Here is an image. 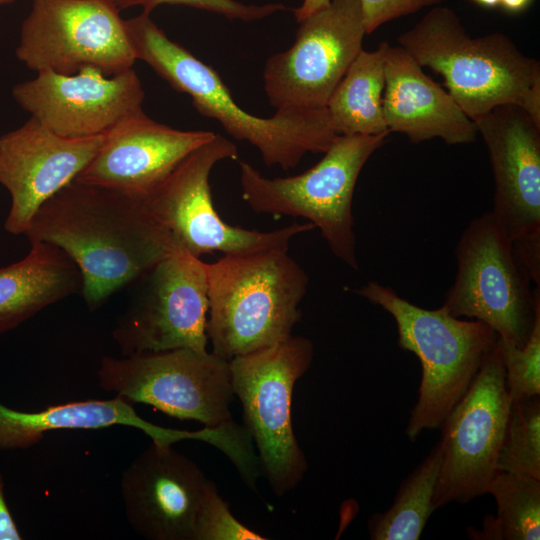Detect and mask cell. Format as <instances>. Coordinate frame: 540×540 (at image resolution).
I'll return each instance as SVG.
<instances>
[{
    "mask_svg": "<svg viewBox=\"0 0 540 540\" xmlns=\"http://www.w3.org/2000/svg\"><path fill=\"white\" fill-rule=\"evenodd\" d=\"M24 235L30 243L52 244L70 257L91 311L181 245L140 199L76 180L41 205Z\"/></svg>",
    "mask_w": 540,
    "mask_h": 540,
    "instance_id": "obj_1",
    "label": "cell"
},
{
    "mask_svg": "<svg viewBox=\"0 0 540 540\" xmlns=\"http://www.w3.org/2000/svg\"><path fill=\"white\" fill-rule=\"evenodd\" d=\"M124 22L136 59L187 94L201 115L216 120L234 139L255 147L266 166L292 169L307 153L326 152L337 138L326 108L276 111L266 118L249 114L238 106L218 73L169 39L150 13Z\"/></svg>",
    "mask_w": 540,
    "mask_h": 540,
    "instance_id": "obj_2",
    "label": "cell"
},
{
    "mask_svg": "<svg viewBox=\"0 0 540 540\" xmlns=\"http://www.w3.org/2000/svg\"><path fill=\"white\" fill-rule=\"evenodd\" d=\"M397 42L421 67L444 78L447 91L473 121L513 104L540 125V62L505 34L471 37L456 12L435 6Z\"/></svg>",
    "mask_w": 540,
    "mask_h": 540,
    "instance_id": "obj_3",
    "label": "cell"
},
{
    "mask_svg": "<svg viewBox=\"0 0 540 540\" xmlns=\"http://www.w3.org/2000/svg\"><path fill=\"white\" fill-rule=\"evenodd\" d=\"M206 272L211 352L229 361L292 336L309 278L288 250L223 255Z\"/></svg>",
    "mask_w": 540,
    "mask_h": 540,
    "instance_id": "obj_4",
    "label": "cell"
},
{
    "mask_svg": "<svg viewBox=\"0 0 540 540\" xmlns=\"http://www.w3.org/2000/svg\"><path fill=\"white\" fill-rule=\"evenodd\" d=\"M353 291L392 316L398 346L421 363L418 398L410 411L406 436L415 441L425 430L440 429L496 347L498 335L487 324L454 317L442 306H417L377 281Z\"/></svg>",
    "mask_w": 540,
    "mask_h": 540,
    "instance_id": "obj_5",
    "label": "cell"
},
{
    "mask_svg": "<svg viewBox=\"0 0 540 540\" xmlns=\"http://www.w3.org/2000/svg\"><path fill=\"white\" fill-rule=\"evenodd\" d=\"M387 135H338L307 171L267 178L239 161L242 199L256 213L301 217L318 228L332 254L358 270L354 215L355 186L370 156Z\"/></svg>",
    "mask_w": 540,
    "mask_h": 540,
    "instance_id": "obj_6",
    "label": "cell"
},
{
    "mask_svg": "<svg viewBox=\"0 0 540 540\" xmlns=\"http://www.w3.org/2000/svg\"><path fill=\"white\" fill-rule=\"evenodd\" d=\"M314 357L313 342L290 336L275 345L229 360L234 396L242 405L263 475L277 497L294 490L308 469L292 423L296 382Z\"/></svg>",
    "mask_w": 540,
    "mask_h": 540,
    "instance_id": "obj_7",
    "label": "cell"
},
{
    "mask_svg": "<svg viewBox=\"0 0 540 540\" xmlns=\"http://www.w3.org/2000/svg\"><path fill=\"white\" fill-rule=\"evenodd\" d=\"M457 272L442 307L457 318L479 320L502 340L522 347L540 313V287L517 257L494 216L472 219L455 246Z\"/></svg>",
    "mask_w": 540,
    "mask_h": 540,
    "instance_id": "obj_8",
    "label": "cell"
},
{
    "mask_svg": "<svg viewBox=\"0 0 540 540\" xmlns=\"http://www.w3.org/2000/svg\"><path fill=\"white\" fill-rule=\"evenodd\" d=\"M226 159H238L237 147L216 134L140 199L149 214L187 251L200 258L212 252L244 255L288 250L292 238L315 229L312 223L306 222L262 232L224 221L214 206L209 179L215 165Z\"/></svg>",
    "mask_w": 540,
    "mask_h": 540,
    "instance_id": "obj_9",
    "label": "cell"
},
{
    "mask_svg": "<svg viewBox=\"0 0 540 540\" xmlns=\"http://www.w3.org/2000/svg\"><path fill=\"white\" fill-rule=\"evenodd\" d=\"M99 386L131 403L153 406L181 420L216 427L232 420L229 361L213 352L179 348L105 356Z\"/></svg>",
    "mask_w": 540,
    "mask_h": 540,
    "instance_id": "obj_10",
    "label": "cell"
},
{
    "mask_svg": "<svg viewBox=\"0 0 540 540\" xmlns=\"http://www.w3.org/2000/svg\"><path fill=\"white\" fill-rule=\"evenodd\" d=\"M16 56L37 73L64 75L95 69L113 76L137 60L124 19L107 0H33Z\"/></svg>",
    "mask_w": 540,
    "mask_h": 540,
    "instance_id": "obj_11",
    "label": "cell"
},
{
    "mask_svg": "<svg viewBox=\"0 0 540 540\" xmlns=\"http://www.w3.org/2000/svg\"><path fill=\"white\" fill-rule=\"evenodd\" d=\"M510 407L504 366L496 344L440 427L434 512L450 503L467 504L488 494L498 472L497 460Z\"/></svg>",
    "mask_w": 540,
    "mask_h": 540,
    "instance_id": "obj_12",
    "label": "cell"
},
{
    "mask_svg": "<svg viewBox=\"0 0 540 540\" xmlns=\"http://www.w3.org/2000/svg\"><path fill=\"white\" fill-rule=\"evenodd\" d=\"M112 337L122 356L179 348L207 351L206 263L179 245L137 282Z\"/></svg>",
    "mask_w": 540,
    "mask_h": 540,
    "instance_id": "obj_13",
    "label": "cell"
},
{
    "mask_svg": "<svg viewBox=\"0 0 540 540\" xmlns=\"http://www.w3.org/2000/svg\"><path fill=\"white\" fill-rule=\"evenodd\" d=\"M299 23L293 45L264 67V90L276 111L324 109L363 49L360 0H330Z\"/></svg>",
    "mask_w": 540,
    "mask_h": 540,
    "instance_id": "obj_14",
    "label": "cell"
},
{
    "mask_svg": "<svg viewBox=\"0 0 540 540\" xmlns=\"http://www.w3.org/2000/svg\"><path fill=\"white\" fill-rule=\"evenodd\" d=\"M474 123L494 176L491 213L540 287V125L513 104L497 106Z\"/></svg>",
    "mask_w": 540,
    "mask_h": 540,
    "instance_id": "obj_15",
    "label": "cell"
},
{
    "mask_svg": "<svg viewBox=\"0 0 540 540\" xmlns=\"http://www.w3.org/2000/svg\"><path fill=\"white\" fill-rule=\"evenodd\" d=\"M12 95L31 117L68 138L107 134L144 114V90L133 68L113 76L95 69L71 75L42 71L16 84Z\"/></svg>",
    "mask_w": 540,
    "mask_h": 540,
    "instance_id": "obj_16",
    "label": "cell"
},
{
    "mask_svg": "<svg viewBox=\"0 0 540 540\" xmlns=\"http://www.w3.org/2000/svg\"><path fill=\"white\" fill-rule=\"evenodd\" d=\"M108 134L63 137L31 117L21 127L2 135L0 184L11 197L5 230L25 234L41 205L77 178Z\"/></svg>",
    "mask_w": 540,
    "mask_h": 540,
    "instance_id": "obj_17",
    "label": "cell"
},
{
    "mask_svg": "<svg viewBox=\"0 0 540 540\" xmlns=\"http://www.w3.org/2000/svg\"><path fill=\"white\" fill-rule=\"evenodd\" d=\"M208 480L173 445L151 441L121 475L128 523L148 540H193L194 517Z\"/></svg>",
    "mask_w": 540,
    "mask_h": 540,
    "instance_id": "obj_18",
    "label": "cell"
},
{
    "mask_svg": "<svg viewBox=\"0 0 540 540\" xmlns=\"http://www.w3.org/2000/svg\"><path fill=\"white\" fill-rule=\"evenodd\" d=\"M215 135L211 131L175 129L144 113L111 131L75 180L142 199L185 157Z\"/></svg>",
    "mask_w": 540,
    "mask_h": 540,
    "instance_id": "obj_19",
    "label": "cell"
},
{
    "mask_svg": "<svg viewBox=\"0 0 540 540\" xmlns=\"http://www.w3.org/2000/svg\"><path fill=\"white\" fill-rule=\"evenodd\" d=\"M422 68L402 47H388L382 107L389 132L404 134L412 143L437 137L448 145L474 142V121Z\"/></svg>",
    "mask_w": 540,
    "mask_h": 540,
    "instance_id": "obj_20",
    "label": "cell"
},
{
    "mask_svg": "<svg viewBox=\"0 0 540 540\" xmlns=\"http://www.w3.org/2000/svg\"><path fill=\"white\" fill-rule=\"evenodd\" d=\"M133 403L115 395L111 399H89L49 406L35 412L18 411L0 403V451L27 449L40 442L45 433L56 430L100 429L127 426L141 430L151 441L173 445L183 440L216 444L215 428L196 431L161 427L143 419Z\"/></svg>",
    "mask_w": 540,
    "mask_h": 540,
    "instance_id": "obj_21",
    "label": "cell"
},
{
    "mask_svg": "<svg viewBox=\"0 0 540 540\" xmlns=\"http://www.w3.org/2000/svg\"><path fill=\"white\" fill-rule=\"evenodd\" d=\"M30 244L23 259L0 268V334L81 291L80 271L69 256L49 243Z\"/></svg>",
    "mask_w": 540,
    "mask_h": 540,
    "instance_id": "obj_22",
    "label": "cell"
},
{
    "mask_svg": "<svg viewBox=\"0 0 540 540\" xmlns=\"http://www.w3.org/2000/svg\"><path fill=\"white\" fill-rule=\"evenodd\" d=\"M389 46L362 49L330 95L325 108L338 135H388L382 97Z\"/></svg>",
    "mask_w": 540,
    "mask_h": 540,
    "instance_id": "obj_23",
    "label": "cell"
},
{
    "mask_svg": "<svg viewBox=\"0 0 540 540\" xmlns=\"http://www.w3.org/2000/svg\"><path fill=\"white\" fill-rule=\"evenodd\" d=\"M441 446L434 445L425 459L401 482L390 508L368 520L372 540H418L430 515L440 465Z\"/></svg>",
    "mask_w": 540,
    "mask_h": 540,
    "instance_id": "obj_24",
    "label": "cell"
},
{
    "mask_svg": "<svg viewBox=\"0 0 540 540\" xmlns=\"http://www.w3.org/2000/svg\"><path fill=\"white\" fill-rule=\"evenodd\" d=\"M488 493L495 499L497 516L484 519L478 539H540V479L498 471Z\"/></svg>",
    "mask_w": 540,
    "mask_h": 540,
    "instance_id": "obj_25",
    "label": "cell"
},
{
    "mask_svg": "<svg viewBox=\"0 0 540 540\" xmlns=\"http://www.w3.org/2000/svg\"><path fill=\"white\" fill-rule=\"evenodd\" d=\"M497 469L540 479V396L511 403Z\"/></svg>",
    "mask_w": 540,
    "mask_h": 540,
    "instance_id": "obj_26",
    "label": "cell"
},
{
    "mask_svg": "<svg viewBox=\"0 0 540 540\" xmlns=\"http://www.w3.org/2000/svg\"><path fill=\"white\" fill-rule=\"evenodd\" d=\"M511 403L540 396V313L524 346L518 347L498 337Z\"/></svg>",
    "mask_w": 540,
    "mask_h": 540,
    "instance_id": "obj_27",
    "label": "cell"
},
{
    "mask_svg": "<svg viewBox=\"0 0 540 540\" xmlns=\"http://www.w3.org/2000/svg\"><path fill=\"white\" fill-rule=\"evenodd\" d=\"M262 534L241 523L208 480L196 509L193 540H265Z\"/></svg>",
    "mask_w": 540,
    "mask_h": 540,
    "instance_id": "obj_28",
    "label": "cell"
},
{
    "mask_svg": "<svg viewBox=\"0 0 540 540\" xmlns=\"http://www.w3.org/2000/svg\"><path fill=\"white\" fill-rule=\"evenodd\" d=\"M119 11L121 9L141 6L143 12L151 11L159 5H184L220 14L229 20L252 22L261 20L276 12L287 9L282 3L263 5L244 4L236 0H107Z\"/></svg>",
    "mask_w": 540,
    "mask_h": 540,
    "instance_id": "obj_29",
    "label": "cell"
},
{
    "mask_svg": "<svg viewBox=\"0 0 540 540\" xmlns=\"http://www.w3.org/2000/svg\"><path fill=\"white\" fill-rule=\"evenodd\" d=\"M442 0H360L366 34H371L382 24L398 17L413 14L420 9L434 6Z\"/></svg>",
    "mask_w": 540,
    "mask_h": 540,
    "instance_id": "obj_30",
    "label": "cell"
},
{
    "mask_svg": "<svg viewBox=\"0 0 540 540\" xmlns=\"http://www.w3.org/2000/svg\"><path fill=\"white\" fill-rule=\"evenodd\" d=\"M22 536L7 506L4 480L0 474V540H20Z\"/></svg>",
    "mask_w": 540,
    "mask_h": 540,
    "instance_id": "obj_31",
    "label": "cell"
},
{
    "mask_svg": "<svg viewBox=\"0 0 540 540\" xmlns=\"http://www.w3.org/2000/svg\"><path fill=\"white\" fill-rule=\"evenodd\" d=\"M329 3L330 0H303L302 4L294 10V16L297 22H300Z\"/></svg>",
    "mask_w": 540,
    "mask_h": 540,
    "instance_id": "obj_32",
    "label": "cell"
},
{
    "mask_svg": "<svg viewBox=\"0 0 540 540\" xmlns=\"http://www.w3.org/2000/svg\"><path fill=\"white\" fill-rule=\"evenodd\" d=\"M533 0H500V6L507 12L516 14L525 11Z\"/></svg>",
    "mask_w": 540,
    "mask_h": 540,
    "instance_id": "obj_33",
    "label": "cell"
},
{
    "mask_svg": "<svg viewBox=\"0 0 540 540\" xmlns=\"http://www.w3.org/2000/svg\"><path fill=\"white\" fill-rule=\"evenodd\" d=\"M475 4L485 8H495L500 6V0H471Z\"/></svg>",
    "mask_w": 540,
    "mask_h": 540,
    "instance_id": "obj_34",
    "label": "cell"
},
{
    "mask_svg": "<svg viewBox=\"0 0 540 540\" xmlns=\"http://www.w3.org/2000/svg\"><path fill=\"white\" fill-rule=\"evenodd\" d=\"M15 0H0V5H4V4H8V3H11Z\"/></svg>",
    "mask_w": 540,
    "mask_h": 540,
    "instance_id": "obj_35",
    "label": "cell"
}]
</instances>
